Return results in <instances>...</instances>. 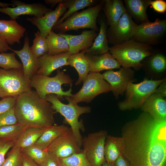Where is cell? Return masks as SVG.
<instances>
[{"instance_id": "3", "label": "cell", "mask_w": 166, "mask_h": 166, "mask_svg": "<svg viewBox=\"0 0 166 166\" xmlns=\"http://www.w3.org/2000/svg\"><path fill=\"white\" fill-rule=\"evenodd\" d=\"M153 51L151 45L130 39L109 47V52L123 67L137 71L142 68V60Z\"/></svg>"}, {"instance_id": "4", "label": "cell", "mask_w": 166, "mask_h": 166, "mask_svg": "<svg viewBox=\"0 0 166 166\" xmlns=\"http://www.w3.org/2000/svg\"><path fill=\"white\" fill-rule=\"evenodd\" d=\"M73 81L69 75L60 69L54 77L36 73L30 80L31 87L34 88L38 96L44 99L50 94L56 95L59 99L65 96H71Z\"/></svg>"}, {"instance_id": "30", "label": "cell", "mask_w": 166, "mask_h": 166, "mask_svg": "<svg viewBox=\"0 0 166 166\" xmlns=\"http://www.w3.org/2000/svg\"><path fill=\"white\" fill-rule=\"evenodd\" d=\"M68 128L64 125L54 124L50 126L45 129L35 144L42 149L45 150L54 140L65 132Z\"/></svg>"}, {"instance_id": "14", "label": "cell", "mask_w": 166, "mask_h": 166, "mask_svg": "<svg viewBox=\"0 0 166 166\" xmlns=\"http://www.w3.org/2000/svg\"><path fill=\"white\" fill-rule=\"evenodd\" d=\"M136 24L130 15L125 12L117 22L109 26L107 30L108 42L113 45L131 39Z\"/></svg>"}, {"instance_id": "41", "label": "cell", "mask_w": 166, "mask_h": 166, "mask_svg": "<svg viewBox=\"0 0 166 166\" xmlns=\"http://www.w3.org/2000/svg\"><path fill=\"white\" fill-rule=\"evenodd\" d=\"M17 97H9L0 101V115L14 107Z\"/></svg>"}, {"instance_id": "23", "label": "cell", "mask_w": 166, "mask_h": 166, "mask_svg": "<svg viewBox=\"0 0 166 166\" xmlns=\"http://www.w3.org/2000/svg\"><path fill=\"white\" fill-rule=\"evenodd\" d=\"M151 0H124L126 12L140 23L149 21L146 10Z\"/></svg>"}, {"instance_id": "46", "label": "cell", "mask_w": 166, "mask_h": 166, "mask_svg": "<svg viewBox=\"0 0 166 166\" xmlns=\"http://www.w3.org/2000/svg\"><path fill=\"white\" fill-rule=\"evenodd\" d=\"M23 154L24 160L22 166H40L29 156L23 153Z\"/></svg>"}, {"instance_id": "7", "label": "cell", "mask_w": 166, "mask_h": 166, "mask_svg": "<svg viewBox=\"0 0 166 166\" xmlns=\"http://www.w3.org/2000/svg\"><path fill=\"white\" fill-rule=\"evenodd\" d=\"M103 3V0L95 6L74 13L61 23L54 26L52 30L58 34H65L70 30L84 28H89L98 31L97 19L99 13L102 9Z\"/></svg>"}, {"instance_id": "47", "label": "cell", "mask_w": 166, "mask_h": 166, "mask_svg": "<svg viewBox=\"0 0 166 166\" xmlns=\"http://www.w3.org/2000/svg\"><path fill=\"white\" fill-rule=\"evenodd\" d=\"M11 49L5 40L0 36V52H6Z\"/></svg>"}, {"instance_id": "11", "label": "cell", "mask_w": 166, "mask_h": 166, "mask_svg": "<svg viewBox=\"0 0 166 166\" xmlns=\"http://www.w3.org/2000/svg\"><path fill=\"white\" fill-rule=\"evenodd\" d=\"M107 132L101 130L89 133L82 139L83 152L91 166H101L105 161L104 154Z\"/></svg>"}, {"instance_id": "34", "label": "cell", "mask_w": 166, "mask_h": 166, "mask_svg": "<svg viewBox=\"0 0 166 166\" xmlns=\"http://www.w3.org/2000/svg\"><path fill=\"white\" fill-rule=\"evenodd\" d=\"M33 44L30 47L34 55L38 58L47 54L48 51V46L46 37H43L38 31L35 34Z\"/></svg>"}, {"instance_id": "44", "label": "cell", "mask_w": 166, "mask_h": 166, "mask_svg": "<svg viewBox=\"0 0 166 166\" xmlns=\"http://www.w3.org/2000/svg\"><path fill=\"white\" fill-rule=\"evenodd\" d=\"M114 166H131L126 158L123 156H120L114 163Z\"/></svg>"}, {"instance_id": "26", "label": "cell", "mask_w": 166, "mask_h": 166, "mask_svg": "<svg viewBox=\"0 0 166 166\" xmlns=\"http://www.w3.org/2000/svg\"><path fill=\"white\" fill-rule=\"evenodd\" d=\"M67 63L68 65L73 67L78 73L79 78L75 84L80 85L90 72L89 61L85 51L71 54L67 59Z\"/></svg>"}, {"instance_id": "45", "label": "cell", "mask_w": 166, "mask_h": 166, "mask_svg": "<svg viewBox=\"0 0 166 166\" xmlns=\"http://www.w3.org/2000/svg\"><path fill=\"white\" fill-rule=\"evenodd\" d=\"M166 79L159 85L155 92L163 97H166Z\"/></svg>"}, {"instance_id": "21", "label": "cell", "mask_w": 166, "mask_h": 166, "mask_svg": "<svg viewBox=\"0 0 166 166\" xmlns=\"http://www.w3.org/2000/svg\"><path fill=\"white\" fill-rule=\"evenodd\" d=\"M71 54L69 52L54 55L46 54L38 58L39 67L37 74L49 76L55 70L68 65L67 60Z\"/></svg>"}, {"instance_id": "32", "label": "cell", "mask_w": 166, "mask_h": 166, "mask_svg": "<svg viewBox=\"0 0 166 166\" xmlns=\"http://www.w3.org/2000/svg\"><path fill=\"white\" fill-rule=\"evenodd\" d=\"M96 1L93 0H61L68 10L58 20L55 25L60 24L78 10L93 5ZM54 25V26H55Z\"/></svg>"}, {"instance_id": "24", "label": "cell", "mask_w": 166, "mask_h": 166, "mask_svg": "<svg viewBox=\"0 0 166 166\" xmlns=\"http://www.w3.org/2000/svg\"><path fill=\"white\" fill-rule=\"evenodd\" d=\"M124 144L121 137L108 135L106 138L104 149L105 161L112 164L114 163L118 157L123 155Z\"/></svg>"}, {"instance_id": "5", "label": "cell", "mask_w": 166, "mask_h": 166, "mask_svg": "<svg viewBox=\"0 0 166 166\" xmlns=\"http://www.w3.org/2000/svg\"><path fill=\"white\" fill-rule=\"evenodd\" d=\"M45 99L51 104L56 113H59L64 117L65 121L70 125L78 145L81 148L83 138L80 130L84 131L85 128L82 121H79V118L82 114L90 113L91 108L89 106H81L78 104L71 103L65 104L54 94L47 95Z\"/></svg>"}, {"instance_id": "19", "label": "cell", "mask_w": 166, "mask_h": 166, "mask_svg": "<svg viewBox=\"0 0 166 166\" xmlns=\"http://www.w3.org/2000/svg\"><path fill=\"white\" fill-rule=\"evenodd\" d=\"M140 108L143 112L150 115L157 123L166 122V101L155 92L145 101Z\"/></svg>"}, {"instance_id": "18", "label": "cell", "mask_w": 166, "mask_h": 166, "mask_svg": "<svg viewBox=\"0 0 166 166\" xmlns=\"http://www.w3.org/2000/svg\"><path fill=\"white\" fill-rule=\"evenodd\" d=\"M58 34L67 40L69 45V52L71 54L78 53L80 51L85 50L90 48L98 34L97 31L93 30H84L78 35Z\"/></svg>"}, {"instance_id": "40", "label": "cell", "mask_w": 166, "mask_h": 166, "mask_svg": "<svg viewBox=\"0 0 166 166\" xmlns=\"http://www.w3.org/2000/svg\"><path fill=\"white\" fill-rule=\"evenodd\" d=\"M14 140L0 139V166L4 161L5 156L13 146Z\"/></svg>"}, {"instance_id": "25", "label": "cell", "mask_w": 166, "mask_h": 166, "mask_svg": "<svg viewBox=\"0 0 166 166\" xmlns=\"http://www.w3.org/2000/svg\"><path fill=\"white\" fill-rule=\"evenodd\" d=\"M99 33L92 46L85 50L86 54L91 55L103 54L109 53V47L107 36V25L103 19L100 21Z\"/></svg>"}, {"instance_id": "12", "label": "cell", "mask_w": 166, "mask_h": 166, "mask_svg": "<svg viewBox=\"0 0 166 166\" xmlns=\"http://www.w3.org/2000/svg\"><path fill=\"white\" fill-rule=\"evenodd\" d=\"M46 150L49 154L56 158H62L83 152L69 127L54 140Z\"/></svg>"}, {"instance_id": "43", "label": "cell", "mask_w": 166, "mask_h": 166, "mask_svg": "<svg viewBox=\"0 0 166 166\" xmlns=\"http://www.w3.org/2000/svg\"><path fill=\"white\" fill-rule=\"evenodd\" d=\"M40 166H60L56 158L49 154L46 160Z\"/></svg>"}, {"instance_id": "10", "label": "cell", "mask_w": 166, "mask_h": 166, "mask_svg": "<svg viewBox=\"0 0 166 166\" xmlns=\"http://www.w3.org/2000/svg\"><path fill=\"white\" fill-rule=\"evenodd\" d=\"M166 31V19L156 18L153 22L149 21L136 24L131 39L150 45L160 43Z\"/></svg>"}, {"instance_id": "36", "label": "cell", "mask_w": 166, "mask_h": 166, "mask_svg": "<svg viewBox=\"0 0 166 166\" xmlns=\"http://www.w3.org/2000/svg\"><path fill=\"white\" fill-rule=\"evenodd\" d=\"M56 159L60 166H91L83 152L66 158Z\"/></svg>"}, {"instance_id": "28", "label": "cell", "mask_w": 166, "mask_h": 166, "mask_svg": "<svg viewBox=\"0 0 166 166\" xmlns=\"http://www.w3.org/2000/svg\"><path fill=\"white\" fill-rule=\"evenodd\" d=\"M141 63L142 68L152 73L159 74L166 70V57L159 51H153L152 54L145 58Z\"/></svg>"}, {"instance_id": "13", "label": "cell", "mask_w": 166, "mask_h": 166, "mask_svg": "<svg viewBox=\"0 0 166 166\" xmlns=\"http://www.w3.org/2000/svg\"><path fill=\"white\" fill-rule=\"evenodd\" d=\"M135 72L131 68L122 67L117 71L109 70L102 74L104 79L109 84L116 99L120 95L124 94L129 83L137 81L134 78Z\"/></svg>"}, {"instance_id": "22", "label": "cell", "mask_w": 166, "mask_h": 166, "mask_svg": "<svg viewBox=\"0 0 166 166\" xmlns=\"http://www.w3.org/2000/svg\"><path fill=\"white\" fill-rule=\"evenodd\" d=\"M85 55L89 61L90 72H100L120 68V64L109 52L100 55Z\"/></svg>"}, {"instance_id": "38", "label": "cell", "mask_w": 166, "mask_h": 166, "mask_svg": "<svg viewBox=\"0 0 166 166\" xmlns=\"http://www.w3.org/2000/svg\"><path fill=\"white\" fill-rule=\"evenodd\" d=\"M23 160V154L22 149L12 148L0 166H22Z\"/></svg>"}, {"instance_id": "33", "label": "cell", "mask_w": 166, "mask_h": 166, "mask_svg": "<svg viewBox=\"0 0 166 166\" xmlns=\"http://www.w3.org/2000/svg\"><path fill=\"white\" fill-rule=\"evenodd\" d=\"M27 127L18 123L0 127V139L14 140Z\"/></svg>"}, {"instance_id": "27", "label": "cell", "mask_w": 166, "mask_h": 166, "mask_svg": "<svg viewBox=\"0 0 166 166\" xmlns=\"http://www.w3.org/2000/svg\"><path fill=\"white\" fill-rule=\"evenodd\" d=\"M103 2L102 9L108 25L111 26L116 23L126 12L123 1L121 0H104Z\"/></svg>"}, {"instance_id": "1", "label": "cell", "mask_w": 166, "mask_h": 166, "mask_svg": "<svg viewBox=\"0 0 166 166\" xmlns=\"http://www.w3.org/2000/svg\"><path fill=\"white\" fill-rule=\"evenodd\" d=\"M121 135L131 166H166V122L157 123L143 112L123 125Z\"/></svg>"}, {"instance_id": "49", "label": "cell", "mask_w": 166, "mask_h": 166, "mask_svg": "<svg viewBox=\"0 0 166 166\" xmlns=\"http://www.w3.org/2000/svg\"><path fill=\"white\" fill-rule=\"evenodd\" d=\"M10 6L13 7V5L12 3L3 2L0 1V7L2 8H6L9 7Z\"/></svg>"}, {"instance_id": "39", "label": "cell", "mask_w": 166, "mask_h": 166, "mask_svg": "<svg viewBox=\"0 0 166 166\" xmlns=\"http://www.w3.org/2000/svg\"><path fill=\"white\" fill-rule=\"evenodd\" d=\"M18 123L14 107L0 115V127Z\"/></svg>"}, {"instance_id": "20", "label": "cell", "mask_w": 166, "mask_h": 166, "mask_svg": "<svg viewBox=\"0 0 166 166\" xmlns=\"http://www.w3.org/2000/svg\"><path fill=\"white\" fill-rule=\"evenodd\" d=\"M26 31V29L16 20H0V36L8 45L20 44L21 39Z\"/></svg>"}, {"instance_id": "50", "label": "cell", "mask_w": 166, "mask_h": 166, "mask_svg": "<svg viewBox=\"0 0 166 166\" xmlns=\"http://www.w3.org/2000/svg\"><path fill=\"white\" fill-rule=\"evenodd\" d=\"M101 166H114V164H110L105 161Z\"/></svg>"}, {"instance_id": "2", "label": "cell", "mask_w": 166, "mask_h": 166, "mask_svg": "<svg viewBox=\"0 0 166 166\" xmlns=\"http://www.w3.org/2000/svg\"><path fill=\"white\" fill-rule=\"evenodd\" d=\"M14 108L18 122L27 127L45 129L55 124L53 115L56 112L51 104L40 97L35 91L18 96Z\"/></svg>"}, {"instance_id": "6", "label": "cell", "mask_w": 166, "mask_h": 166, "mask_svg": "<svg viewBox=\"0 0 166 166\" xmlns=\"http://www.w3.org/2000/svg\"><path fill=\"white\" fill-rule=\"evenodd\" d=\"M166 78L158 80L144 79L137 84L129 83L125 91V99L117 104L121 111L140 108L145 101Z\"/></svg>"}, {"instance_id": "37", "label": "cell", "mask_w": 166, "mask_h": 166, "mask_svg": "<svg viewBox=\"0 0 166 166\" xmlns=\"http://www.w3.org/2000/svg\"><path fill=\"white\" fill-rule=\"evenodd\" d=\"M16 54L13 52L0 53V67L6 70L22 69V65L16 58Z\"/></svg>"}, {"instance_id": "48", "label": "cell", "mask_w": 166, "mask_h": 166, "mask_svg": "<svg viewBox=\"0 0 166 166\" xmlns=\"http://www.w3.org/2000/svg\"><path fill=\"white\" fill-rule=\"evenodd\" d=\"M61 0H46L45 2L46 4L51 6H54L57 4L60 3Z\"/></svg>"}, {"instance_id": "42", "label": "cell", "mask_w": 166, "mask_h": 166, "mask_svg": "<svg viewBox=\"0 0 166 166\" xmlns=\"http://www.w3.org/2000/svg\"><path fill=\"white\" fill-rule=\"evenodd\" d=\"M150 5L155 11L158 13L164 14L166 11V2L164 0H151Z\"/></svg>"}, {"instance_id": "9", "label": "cell", "mask_w": 166, "mask_h": 166, "mask_svg": "<svg viewBox=\"0 0 166 166\" xmlns=\"http://www.w3.org/2000/svg\"><path fill=\"white\" fill-rule=\"evenodd\" d=\"M31 89L30 80L22 69H0V97H17Z\"/></svg>"}, {"instance_id": "17", "label": "cell", "mask_w": 166, "mask_h": 166, "mask_svg": "<svg viewBox=\"0 0 166 166\" xmlns=\"http://www.w3.org/2000/svg\"><path fill=\"white\" fill-rule=\"evenodd\" d=\"M22 48L19 50L12 49L21 59L22 65V70L25 77L30 80L37 73L39 67L38 58L31 52L30 46V39L27 34L24 39Z\"/></svg>"}, {"instance_id": "16", "label": "cell", "mask_w": 166, "mask_h": 166, "mask_svg": "<svg viewBox=\"0 0 166 166\" xmlns=\"http://www.w3.org/2000/svg\"><path fill=\"white\" fill-rule=\"evenodd\" d=\"M67 9L63 3L60 2L55 10L48 12L43 16L29 17L26 20L37 27L42 36L46 37Z\"/></svg>"}, {"instance_id": "31", "label": "cell", "mask_w": 166, "mask_h": 166, "mask_svg": "<svg viewBox=\"0 0 166 166\" xmlns=\"http://www.w3.org/2000/svg\"><path fill=\"white\" fill-rule=\"evenodd\" d=\"M46 38L48 46V55H54L69 51V45L67 40L52 29Z\"/></svg>"}, {"instance_id": "8", "label": "cell", "mask_w": 166, "mask_h": 166, "mask_svg": "<svg viewBox=\"0 0 166 166\" xmlns=\"http://www.w3.org/2000/svg\"><path fill=\"white\" fill-rule=\"evenodd\" d=\"M80 90L71 96L64 97L69 103L78 104L81 102L89 103L96 96L111 91L109 84L100 72H90L82 82Z\"/></svg>"}, {"instance_id": "35", "label": "cell", "mask_w": 166, "mask_h": 166, "mask_svg": "<svg viewBox=\"0 0 166 166\" xmlns=\"http://www.w3.org/2000/svg\"><path fill=\"white\" fill-rule=\"evenodd\" d=\"M22 152L39 165L47 159L49 154L35 144L22 149Z\"/></svg>"}, {"instance_id": "15", "label": "cell", "mask_w": 166, "mask_h": 166, "mask_svg": "<svg viewBox=\"0 0 166 166\" xmlns=\"http://www.w3.org/2000/svg\"><path fill=\"white\" fill-rule=\"evenodd\" d=\"M11 2L14 7H0V13L7 14L11 19L16 20L19 16L22 15L41 17L53 10L40 3L26 4L17 0H12Z\"/></svg>"}, {"instance_id": "29", "label": "cell", "mask_w": 166, "mask_h": 166, "mask_svg": "<svg viewBox=\"0 0 166 166\" xmlns=\"http://www.w3.org/2000/svg\"><path fill=\"white\" fill-rule=\"evenodd\" d=\"M45 129L34 127L27 128L14 140V145L12 148L22 149L35 144L43 133Z\"/></svg>"}]
</instances>
